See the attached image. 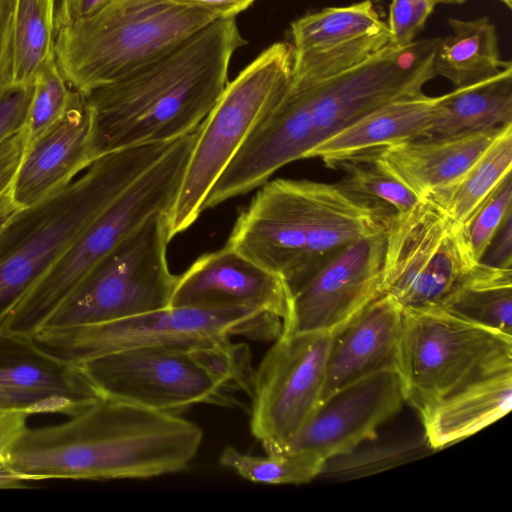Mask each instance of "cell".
Here are the masks:
<instances>
[{
    "label": "cell",
    "instance_id": "cb8c5ba5",
    "mask_svg": "<svg viewBox=\"0 0 512 512\" xmlns=\"http://www.w3.org/2000/svg\"><path fill=\"white\" fill-rule=\"evenodd\" d=\"M512 123V66L441 95L426 138H449Z\"/></svg>",
    "mask_w": 512,
    "mask_h": 512
},
{
    "label": "cell",
    "instance_id": "7bdbcfd3",
    "mask_svg": "<svg viewBox=\"0 0 512 512\" xmlns=\"http://www.w3.org/2000/svg\"><path fill=\"white\" fill-rule=\"evenodd\" d=\"M113 0H78V17L89 16Z\"/></svg>",
    "mask_w": 512,
    "mask_h": 512
},
{
    "label": "cell",
    "instance_id": "ffe728a7",
    "mask_svg": "<svg viewBox=\"0 0 512 512\" xmlns=\"http://www.w3.org/2000/svg\"><path fill=\"white\" fill-rule=\"evenodd\" d=\"M402 316L403 309L396 300L382 294L336 331L326 360L320 402L373 374L396 371Z\"/></svg>",
    "mask_w": 512,
    "mask_h": 512
},
{
    "label": "cell",
    "instance_id": "3957f363",
    "mask_svg": "<svg viewBox=\"0 0 512 512\" xmlns=\"http://www.w3.org/2000/svg\"><path fill=\"white\" fill-rule=\"evenodd\" d=\"M389 215L337 183L276 179L239 214L226 245L280 276L290 296L341 249L384 230Z\"/></svg>",
    "mask_w": 512,
    "mask_h": 512
},
{
    "label": "cell",
    "instance_id": "e575fe53",
    "mask_svg": "<svg viewBox=\"0 0 512 512\" xmlns=\"http://www.w3.org/2000/svg\"><path fill=\"white\" fill-rule=\"evenodd\" d=\"M33 91L34 84L13 83L0 96V144L25 128Z\"/></svg>",
    "mask_w": 512,
    "mask_h": 512
},
{
    "label": "cell",
    "instance_id": "484cf974",
    "mask_svg": "<svg viewBox=\"0 0 512 512\" xmlns=\"http://www.w3.org/2000/svg\"><path fill=\"white\" fill-rule=\"evenodd\" d=\"M510 172L512 123L502 127L492 143L459 178L424 199L466 227L479 206Z\"/></svg>",
    "mask_w": 512,
    "mask_h": 512
},
{
    "label": "cell",
    "instance_id": "5b68a950",
    "mask_svg": "<svg viewBox=\"0 0 512 512\" xmlns=\"http://www.w3.org/2000/svg\"><path fill=\"white\" fill-rule=\"evenodd\" d=\"M219 19L170 0H113L57 29L55 59L83 95L165 54Z\"/></svg>",
    "mask_w": 512,
    "mask_h": 512
},
{
    "label": "cell",
    "instance_id": "d590c367",
    "mask_svg": "<svg viewBox=\"0 0 512 512\" xmlns=\"http://www.w3.org/2000/svg\"><path fill=\"white\" fill-rule=\"evenodd\" d=\"M16 0H0V96L13 82Z\"/></svg>",
    "mask_w": 512,
    "mask_h": 512
},
{
    "label": "cell",
    "instance_id": "ba28073f",
    "mask_svg": "<svg viewBox=\"0 0 512 512\" xmlns=\"http://www.w3.org/2000/svg\"><path fill=\"white\" fill-rule=\"evenodd\" d=\"M281 332L282 319L264 311L169 306L109 322L43 328L32 338L53 356L79 365L126 349L176 347L191 351L234 335L271 340Z\"/></svg>",
    "mask_w": 512,
    "mask_h": 512
},
{
    "label": "cell",
    "instance_id": "83f0119b",
    "mask_svg": "<svg viewBox=\"0 0 512 512\" xmlns=\"http://www.w3.org/2000/svg\"><path fill=\"white\" fill-rule=\"evenodd\" d=\"M55 0H16L14 17L13 82L33 84L55 58Z\"/></svg>",
    "mask_w": 512,
    "mask_h": 512
},
{
    "label": "cell",
    "instance_id": "f546056e",
    "mask_svg": "<svg viewBox=\"0 0 512 512\" xmlns=\"http://www.w3.org/2000/svg\"><path fill=\"white\" fill-rule=\"evenodd\" d=\"M337 168L346 172L337 183L344 191L389 214L404 213L421 200L379 168L368 154L347 160Z\"/></svg>",
    "mask_w": 512,
    "mask_h": 512
},
{
    "label": "cell",
    "instance_id": "74e56055",
    "mask_svg": "<svg viewBox=\"0 0 512 512\" xmlns=\"http://www.w3.org/2000/svg\"><path fill=\"white\" fill-rule=\"evenodd\" d=\"M481 262L498 268H512V214L504 221Z\"/></svg>",
    "mask_w": 512,
    "mask_h": 512
},
{
    "label": "cell",
    "instance_id": "7402d4cb",
    "mask_svg": "<svg viewBox=\"0 0 512 512\" xmlns=\"http://www.w3.org/2000/svg\"><path fill=\"white\" fill-rule=\"evenodd\" d=\"M440 99L422 93L387 103L321 141L306 158H319L327 167L337 168L382 147L426 138Z\"/></svg>",
    "mask_w": 512,
    "mask_h": 512
},
{
    "label": "cell",
    "instance_id": "f6af8a7d",
    "mask_svg": "<svg viewBox=\"0 0 512 512\" xmlns=\"http://www.w3.org/2000/svg\"><path fill=\"white\" fill-rule=\"evenodd\" d=\"M505 5H507L508 8H511L512 6V0H501Z\"/></svg>",
    "mask_w": 512,
    "mask_h": 512
},
{
    "label": "cell",
    "instance_id": "277c9868",
    "mask_svg": "<svg viewBox=\"0 0 512 512\" xmlns=\"http://www.w3.org/2000/svg\"><path fill=\"white\" fill-rule=\"evenodd\" d=\"M197 131V130H196ZM197 132L183 136L131 183L76 242L5 312L0 332L32 337L74 297L89 275L148 217L169 213Z\"/></svg>",
    "mask_w": 512,
    "mask_h": 512
},
{
    "label": "cell",
    "instance_id": "d6986e66",
    "mask_svg": "<svg viewBox=\"0 0 512 512\" xmlns=\"http://www.w3.org/2000/svg\"><path fill=\"white\" fill-rule=\"evenodd\" d=\"M96 158L93 113L79 92L64 116L27 146L12 196L23 208H35L61 192Z\"/></svg>",
    "mask_w": 512,
    "mask_h": 512
},
{
    "label": "cell",
    "instance_id": "d6a6232c",
    "mask_svg": "<svg viewBox=\"0 0 512 512\" xmlns=\"http://www.w3.org/2000/svg\"><path fill=\"white\" fill-rule=\"evenodd\" d=\"M510 214H512L511 172L488 195L466 226L468 240L477 261H481Z\"/></svg>",
    "mask_w": 512,
    "mask_h": 512
},
{
    "label": "cell",
    "instance_id": "60d3db41",
    "mask_svg": "<svg viewBox=\"0 0 512 512\" xmlns=\"http://www.w3.org/2000/svg\"><path fill=\"white\" fill-rule=\"evenodd\" d=\"M27 209L20 206L12 196V187L0 197V236Z\"/></svg>",
    "mask_w": 512,
    "mask_h": 512
},
{
    "label": "cell",
    "instance_id": "ee69618b",
    "mask_svg": "<svg viewBox=\"0 0 512 512\" xmlns=\"http://www.w3.org/2000/svg\"><path fill=\"white\" fill-rule=\"evenodd\" d=\"M437 3H460V2H463L464 0H436Z\"/></svg>",
    "mask_w": 512,
    "mask_h": 512
},
{
    "label": "cell",
    "instance_id": "4dcf8cb0",
    "mask_svg": "<svg viewBox=\"0 0 512 512\" xmlns=\"http://www.w3.org/2000/svg\"><path fill=\"white\" fill-rule=\"evenodd\" d=\"M33 84L25 126L27 146L60 120L79 94L69 85L55 58L38 73Z\"/></svg>",
    "mask_w": 512,
    "mask_h": 512
},
{
    "label": "cell",
    "instance_id": "ab89813d",
    "mask_svg": "<svg viewBox=\"0 0 512 512\" xmlns=\"http://www.w3.org/2000/svg\"><path fill=\"white\" fill-rule=\"evenodd\" d=\"M182 5L207 10L219 18L235 17L255 0H170Z\"/></svg>",
    "mask_w": 512,
    "mask_h": 512
},
{
    "label": "cell",
    "instance_id": "f35d334b",
    "mask_svg": "<svg viewBox=\"0 0 512 512\" xmlns=\"http://www.w3.org/2000/svg\"><path fill=\"white\" fill-rule=\"evenodd\" d=\"M28 416L22 411L0 412V465L6 463L11 448L28 428Z\"/></svg>",
    "mask_w": 512,
    "mask_h": 512
},
{
    "label": "cell",
    "instance_id": "2e32d148",
    "mask_svg": "<svg viewBox=\"0 0 512 512\" xmlns=\"http://www.w3.org/2000/svg\"><path fill=\"white\" fill-rule=\"evenodd\" d=\"M100 399L80 365L53 356L32 337L0 333V412L71 417Z\"/></svg>",
    "mask_w": 512,
    "mask_h": 512
},
{
    "label": "cell",
    "instance_id": "ac0fdd59",
    "mask_svg": "<svg viewBox=\"0 0 512 512\" xmlns=\"http://www.w3.org/2000/svg\"><path fill=\"white\" fill-rule=\"evenodd\" d=\"M170 306L255 309L283 321L289 309V293L280 276L225 245L200 256L177 277Z\"/></svg>",
    "mask_w": 512,
    "mask_h": 512
},
{
    "label": "cell",
    "instance_id": "5bb4252c",
    "mask_svg": "<svg viewBox=\"0 0 512 512\" xmlns=\"http://www.w3.org/2000/svg\"><path fill=\"white\" fill-rule=\"evenodd\" d=\"M384 230L358 239L289 296L281 334L335 332L382 295Z\"/></svg>",
    "mask_w": 512,
    "mask_h": 512
},
{
    "label": "cell",
    "instance_id": "4fadbf2b",
    "mask_svg": "<svg viewBox=\"0 0 512 512\" xmlns=\"http://www.w3.org/2000/svg\"><path fill=\"white\" fill-rule=\"evenodd\" d=\"M440 38L386 46L363 63L337 75L301 86L310 101L317 144L375 109L417 96L436 76L433 57Z\"/></svg>",
    "mask_w": 512,
    "mask_h": 512
},
{
    "label": "cell",
    "instance_id": "f1b7e54d",
    "mask_svg": "<svg viewBox=\"0 0 512 512\" xmlns=\"http://www.w3.org/2000/svg\"><path fill=\"white\" fill-rule=\"evenodd\" d=\"M265 456L242 453L227 446L220 464L242 478L265 484H303L320 475L326 461L307 451L266 452Z\"/></svg>",
    "mask_w": 512,
    "mask_h": 512
},
{
    "label": "cell",
    "instance_id": "7c38bea8",
    "mask_svg": "<svg viewBox=\"0 0 512 512\" xmlns=\"http://www.w3.org/2000/svg\"><path fill=\"white\" fill-rule=\"evenodd\" d=\"M79 365L101 399L169 413L201 403H235L191 351L182 348L126 349Z\"/></svg>",
    "mask_w": 512,
    "mask_h": 512
},
{
    "label": "cell",
    "instance_id": "44dd1931",
    "mask_svg": "<svg viewBox=\"0 0 512 512\" xmlns=\"http://www.w3.org/2000/svg\"><path fill=\"white\" fill-rule=\"evenodd\" d=\"M503 126L457 137L409 140L366 154L422 200L459 178Z\"/></svg>",
    "mask_w": 512,
    "mask_h": 512
},
{
    "label": "cell",
    "instance_id": "1f68e13d",
    "mask_svg": "<svg viewBox=\"0 0 512 512\" xmlns=\"http://www.w3.org/2000/svg\"><path fill=\"white\" fill-rule=\"evenodd\" d=\"M191 353L227 391L243 390L251 397L255 369L250 349L245 343L225 338L193 349Z\"/></svg>",
    "mask_w": 512,
    "mask_h": 512
},
{
    "label": "cell",
    "instance_id": "8d00e7d4",
    "mask_svg": "<svg viewBox=\"0 0 512 512\" xmlns=\"http://www.w3.org/2000/svg\"><path fill=\"white\" fill-rule=\"evenodd\" d=\"M26 148L25 128L0 144V197L12 187Z\"/></svg>",
    "mask_w": 512,
    "mask_h": 512
},
{
    "label": "cell",
    "instance_id": "7a4b0ae2",
    "mask_svg": "<svg viewBox=\"0 0 512 512\" xmlns=\"http://www.w3.org/2000/svg\"><path fill=\"white\" fill-rule=\"evenodd\" d=\"M245 44L235 17L219 18L165 54L86 95L95 154L169 143L195 132L228 83Z\"/></svg>",
    "mask_w": 512,
    "mask_h": 512
},
{
    "label": "cell",
    "instance_id": "e0dca14e",
    "mask_svg": "<svg viewBox=\"0 0 512 512\" xmlns=\"http://www.w3.org/2000/svg\"><path fill=\"white\" fill-rule=\"evenodd\" d=\"M404 402L395 370L373 374L320 402L285 451H307L325 461L351 453L375 439Z\"/></svg>",
    "mask_w": 512,
    "mask_h": 512
},
{
    "label": "cell",
    "instance_id": "6da1fadb",
    "mask_svg": "<svg viewBox=\"0 0 512 512\" xmlns=\"http://www.w3.org/2000/svg\"><path fill=\"white\" fill-rule=\"evenodd\" d=\"M202 437L176 413L100 399L62 423L28 427L5 465L26 482L145 479L186 469Z\"/></svg>",
    "mask_w": 512,
    "mask_h": 512
},
{
    "label": "cell",
    "instance_id": "8fae6325",
    "mask_svg": "<svg viewBox=\"0 0 512 512\" xmlns=\"http://www.w3.org/2000/svg\"><path fill=\"white\" fill-rule=\"evenodd\" d=\"M335 333L280 334L255 369L250 427L266 452H284L319 405Z\"/></svg>",
    "mask_w": 512,
    "mask_h": 512
},
{
    "label": "cell",
    "instance_id": "8992f818",
    "mask_svg": "<svg viewBox=\"0 0 512 512\" xmlns=\"http://www.w3.org/2000/svg\"><path fill=\"white\" fill-rule=\"evenodd\" d=\"M294 50L276 42L232 81L197 129L186 169L168 213L169 237L187 230L204 211V202L244 142L286 93Z\"/></svg>",
    "mask_w": 512,
    "mask_h": 512
},
{
    "label": "cell",
    "instance_id": "4316f807",
    "mask_svg": "<svg viewBox=\"0 0 512 512\" xmlns=\"http://www.w3.org/2000/svg\"><path fill=\"white\" fill-rule=\"evenodd\" d=\"M441 306L469 322L512 336V268L480 261Z\"/></svg>",
    "mask_w": 512,
    "mask_h": 512
},
{
    "label": "cell",
    "instance_id": "52a82bcc",
    "mask_svg": "<svg viewBox=\"0 0 512 512\" xmlns=\"http://www.w3.org/2000/svg\"><path fill=\"white\" fill-rule=\"evenodd\" d=\"M512 369V336L440 305L403 309L396 372L404 401L421 416L447 397Z\"/></svg>",
    "mask_w": 512,
    "mask_h": 512
},
{
    "label": "cell",
    "instance_id": "b9f144b4",
    "mask_svg": "<svg viewBox=\"0 0 512 512\" xmlns=\"http://www.w3.org/2000/svg\"><path fill=\"white\" fill-rule=\"evenodd\" d=\"M55 11L58 29L78 18V0H55Z\"/></svg>",
    "mask_w": 512,
    "mask_h": 512
},
{
    "label": "cell",
    "instance_id": "d4e9b609",
    "mask_svg": "<svg viewBox=\"0 0 512 512\" xmlns=\"http://www.w3.org/2000/svg\"><path fill=\"white\" fill-rule=\"evenodd\" d=\"M452 33L440 38L433 57L436 75L455 88L474 84L511 67L501 58L498 34L489 17L474 20L450 18Z\"/></svg>",
    "mask_w": 512,
    "mask_h": 512
},
{
    "label": "cell",
    "instance_id": "836d02e7",
    "mask_svg": "<svg viewBox=\"0 0 512 512\" xmlns=\"http://www.w3.org/2000/svg\"><path fill=\"white\" fill-rule=\"evenodd\" d=\"M436 0H392L389 8V45L406 46L415 40L437 5Z\"/></svg>",
    "mask_w": 512,
    "mask_h": 512
},
{
    "label": "cell",
    "instance_id": "30bf717a",
    "mask_svg": "<svg viewBox=\"0 0 512 512\" xmlns=\"http://www.w3.org/2000/svg\"><path fill=\"white\" fill-rule=\"evenodd\" d=\"M168 230V213L148 217L44 328L109 322L169 307L178 276L167 262Z\"/></svg>",
    "mask_w": 512,
    "mask_h": 512
},
{
    "label": "cell",
    "instance_id": "603a6c76",
    "mask_svg": "<svg viewBox=\"0 0 512 512\" xmlns=\"http://www.w3.org/2000/svg\"><path fill=\"white\" fill-rule=\"evenodd\" d=\"M512 403V369L471 384L421 416L433 449L467 438L506 415Z\"/></svg>",
    "mask_w": 512,
    "mask_h": 512
},
{
    "label": "cell",
    "instance_id": "9a60e30c",
    "mask_svg": "<svg viewBox=\"0 0 512 512\" xmlns=\"http://www.w3.org/2000/svg\"><path fill=\"white\" fill-rule=\"evenodd\" d=\"M291 80L315 83L337 76L389 45L390 33L370 0L328 7L291 23Z\"/></svg>",
    "mask_w": 512,
    "mask_h": 512
},
{
    "label": "cell",
    "instance_id": "9c48e42d",
    "mask_svg": "<svg viewBox=\"0 0 512 512\" xmlns=\"http://www.w3.org/2000/svg\"><path fill=\"white\" fill-rule=\"evenodd\" d=\"M380 293L402 309L442 305L477 264L466 227L428 199L384 221Z\"/></svg>",
    "mask_w": 512,
    "mask_h": 512
}]
</instances>
